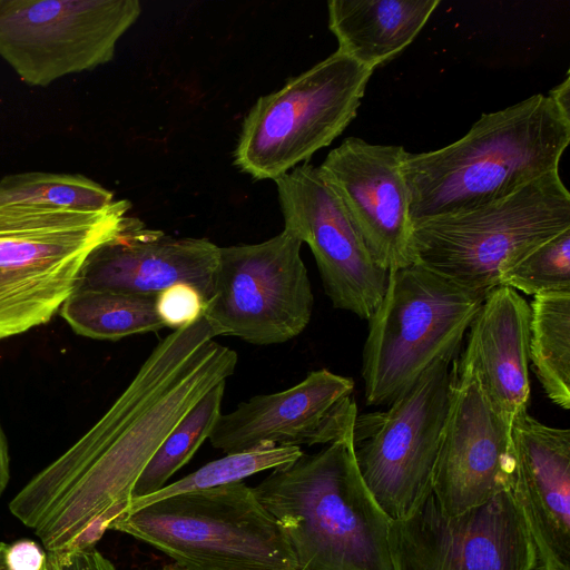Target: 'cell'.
I'll list each match as a JSON object with an SVG mask.
<instances>
[{
    "mask_svg": "<svg viewBox=\"0 0 570 570\" xmlns=\"http://www.w3.org/2000/svg\"><path fill=\"white\" fill-rule=\"evenodd\" d=\"M214 337L202 317L161 338L107 412L9 502L48 552L94 548L170 431L235 373L237 353Z\"/></svg>",
    "mask_w": 570,
    "mask_h": 570,
    "instance_id": "cell-1",
    "label": "cell"
},
{
    "mask_svg": "<svg viewBox=\"0 0 570 570\" xmlns=\"http://www.w3.org/2000/svg\"><path fill=\"white\" fill-rule=\"evenodd\" d=\"M570 118L549 96L533 95L483 114L459 140L403 159L412 225L504 198L559 170Z\"/></svg>",
    "mask_w": 570,
    "mask_h": 570,
    "instance_id": "cell-2",
    "label": "cell"
},
{
    "mask_svg": "<svg viewBox=\"0 0 570 570\" xmlns=\"http://www.w3.org/2000/svg\"><path fill=\"white\" fill-rule=\"evenodd\" d=\"M253 489L283 531L295 570H392L391 520L361 476L353 429Z\"/></svg>",
    "mask_w": 570,
    "mask_h": 570,
    "instance_id": "cell-3",
    "label": "cell"
},
{
    "mask_svg": "<svg viewBox=\"0 0 570 570\" xmlns=\"http://www.w3.org/2000/svg\"><path fill=\"white\" fill-rule=\"evenodd\" d=\"M126 199L94 212L0 205V340L48 323L88 255L135 217Z\"/></svg>",
    "mask_w": 570,
    "mask_h": 570,
    "instance_id": "cell-4",
    "label": "cell"
},
{
    "mask_svg": "<svg viewBox=\"0 0 570 570\" xmlns=\"http://www.w3.org/2000/svg\"><path fill=\"white\" fill-rule=\"evenodd\" d=\"M109 530L129 534L194 570H295L283 531L244 482L127 510Z\"/></svg>",
    "mask_w": 570,
    "mask_h": 570,
    "instance_id": "cell-5",
    "label": "cell"
},
{
    "mask_svg": "<svg viewBox=\"0 0 570 570\" xmlns=\"http://www.w3.org/2000/svg\"><path fill=\"white\" fill-rule=\"evenodd\" d=\"M570 228L559 170L481 207L413 224L416 262L483 297L528 252Z\"/></svg>",
    "mask_w": 570,
    "mask_h": 570,
    "instance_id": "cell-6",
    "label": "cell"
},
{
    "mask_svg": "<svg viewBox=\"0 0 570 570\" xmlns=\"http://www.w3.org/2000/svg\"><path fill=\"white\" fill-rule=\"evenodd\" d=\"M484 297L419 262L389 272L367 318L362 379L367 405H390L442 358H455Z\"/></svg>",
    "mask_w": 570,
    "mask_h": 570,
    "instance_id": "cell-7",
    "label": "cell"
},
{
    "mask_svg": "<svg viewBox=\"0 0 570 570\" xmlns=\"http://www.w3.org/2000/svg\"><path fill=\"white\" fill-rule=\"evenodd\" d=\"M373 70L336 50L247 112L234 164L253 178L275 180L327 147L356 117Z\"/></svg>",
    "mask_w": 570,
    "mask_h": 570,
    "instance_id": "cell-8",
    "label": "cell"
},
{
    "mask_svg": "<svg viewBox=\"0 0 570 570\" xmlns=\"http://www.w3.org/2000/svg\"><path fill=\"white\" fill-rule=\"evenodd\" d=\"M453 360L432 364L386 411L356 415L353 444L357 466L391 521L412 515L432 493Z\"/></svg>",
    "mask_w": 570,
    "mask_h": 570,
    "instance_id": "cell-9",
    "label": "cell"
},
{
    "mask_svg": "<svg viewBox=\"0 0 570 570\" xmlns=\"http://www.w3.org/2000/svg\"><path fill=\"white\" fill-rule=\"evenodd\" d=\"M302 244L283 229L262 243L219 247L213 295L204 314L216 336L272 345L307 327L314 296Z\"/></svg>",
    "mask_w": 570,
    "mask_h": 570,
    "instance_id": "cell-10",
    "label": "cell"
},
{
    "mask_svg": "<svg viewBox=\"0 0 570 570\" xmlns=\"http://www.w3.org/2000/svg\"><path fill=\"white\" fill-rule=\"evenodd\" d=\"M138 0H0V57L29 86L47 87L115 56Z\"/></svg>",
    "mask_w": 570,
    "mask_h": 570,
    "instance_id": "cell-11",
    "label": "cell"
},
{
    "mask_svg": "<svg viewBox=\"0 0 570 570\" xmlns=\"http://www.w3.org/2000/svg\"><path fill=\"white\" fill-rule=\"evenodd\" d=\"M392 570H535V553L511 490L459 515L433 493L409 518L391 521Z\"/></svg>",
    "mask_w": 570,
    "mask_h": 570,
    "instance_id": "cell-12",
    "label": "cell"
},
{
    "mask_svg": "<svg viewBox=\"0 0 570 570\" xmlns=\"http://www.w3.org/2000/svg\"><path fill=\"white\" fill-rule=\"evenodd\" d=\"M274 181L284 229L309 246L332 305L367 320L385 294L389 272L374 262L320 167L304 163Z\"/></svg>",
    "mask_w": 570,
    "mask_h": 570,
    "instance_id": "cell-13",
    "label": "cell"
},
{
    "mask_svg": "<svg viewBox=\"0 0 570 570\" xmlns=\"http://www.w3.org/2000/svg\"><path fill=\"white\" fill-rule=\"evenodd\" d=\"M512 424L487 399L473 372L452 362L449 406L432 493L448 515H459L511 489Z\"/></svg>",
    "mask_w": 570,
    "mask_h": 570,
    "instance_id": "cell-14",
    "label": "cell"
},
{
    "mask_svg": "<svg viewBox=\"0 0 570 570\" xmlns=\"http://www.w3.org/2000/svg\"><path fill=\"white\" fill-rule=\"evenodd\" d=\"M405 154L403 146L348 137L318 166L374 262L386 272L416 262Z\"/></svg>",
    "mask_w": 570,
    "mask_h": 570,
    "instance_id": "cell-15",
    "label": "cell"
},
{
    "mask_svg": "<svg viewBox=\"0 0 570 570\" xmlns=\"http://www.w3.org/2000/svg\"><path fill=\"white\" fill-rule=\"evenodd\" d=\"M354 382L326 368L284 391L259 394L220 414L208 440L226 454L259 446L328 444L353 429Z\"/></svg>",
    "mask_w": 570,
    "mask_h": 570,
    "instance_id": "cell-16",
    "label": "cell"
},
{
    "mask_svg": "<svg viewBox=\"0 0 570 570\" xmlns=\"http://www.w3.org/2000/svg\"><path fill=\"white\" fill-rule=\"evenodd\" d=\"M511 493L535 553V570H570V430L528 412L512 423Z\"/></svg>",
    "mask_w": 570,
    "mask_h": 570,
    "instance_id": "cell-17",
    "label": "cell"
},
{
    "mask_svg": "<svg viewBox=\"0 0 570 570\" xmlns=\"http://www.w3.org/2000/svg\"><path fill=\"white\" fill-rule=\"evenodd\" d=\"M219 246L206 238L174 237L135 217L83 262L73 289H108L157 295L176 284L213 295Z\"/></svg>",
    "mask_w": 570,
    "mask_h": 570,
    "instance_id": "cell-18",
    "label": "cell"
},
{
    "mask_svg": "<svg viewBox=\"0 0 570 570\" xmlns=\"http://www.w3.org/2000/svg\"><path fill=\"white\" fill-rule=\"evenodd\" d=\"M531 309L513 288L500 285L484 297L458 363L470 368L495 411L510 424L528 412Z\"/></svg>",
    "mask_w": 570,
    "mask_h": 570,
    "instance_id": "cell-19",
    "label": "cell"
},
{
    "mask_svg": "<svg viewBox=\"0 0 570 570\" xmlns=\"http://www.w3.org/2000/svg\"><path fill=\"white\" fill-rule=\"evenodd\" d=\"M439 4L440 0H331L328 28L338 51L374 71L415 39Z\"/></svg>",
    "mask_w": 570,
    "mask_h": 570,
    "instance_id": "cell-20",
    "label": "cell"
},
{
    "mask_svg": "<svg viewBox=\"0 0 570 570\" xmlns=\"http://www.w3.org/2000/svg\"><path fill=\"white\" fill-rule=\"evenodd\" d=\"M156 296L108 289H73L60 308L61 316L79 335L117 341L164 328Z\"/></svg>",
    "mask_w": 570,
    "mask_h": 570,
    "instance_id": "cell-21",
    "label": "cell"
},
{
    "mask_svg": "<svg viewBox=\"0 0 570 570\" xmlns=\"http://www.w3.org/2000/svg\"><path fill=\"white\" fill-rule=\"evenodd\" d=\"M529 361L546 395L570 409V292L533 296Z\"/></svg>",
    "mask_w": 570,
    "mask_h": 570,
    "instance_id": "cell-22",
    "label": "cell"
},
{
    "mask_svg": "<svg viewBox=\"0 0 570 570\" xmlns=\"http://www.w3.org/2000/svg\"><path fill=\"white\" fill-rule=\"evenodd\" d=\"M225 387L226 381L213 386L170 431L137 480L132 499L160 490L194 456L222 414Z\"/></svg>",
    "mask_w": 570,
    "mask_h": 570,
    "instance_id": "cell-23",
    "label": "cell"
},
{
    "mask_svg": "<svg viewBox=\"0 0 570 570\" xmlns=\"http://www.w3.org/2000/svg\"><path fill=\"white\" fill-rule=\"evenodd\" d=\"M114 200L110 190L82 175L30 171L0 180V205L94 212Z\"/></svg>",
    "mask_w": 570,
    "mask_h": 570,
    "instance_id": "cell-24",
    "label": "cell"
},
{
    "mask_svg": "<svg viewBox=\"0 0 570 570\" xmlns=\"http://www.w3.org/2000/svg\"><path fill=\"white\" fill-rule=\"evenodd\" d=\"M303 453L298 446L269 445L228 453L163 487L150 495L131 499L127 510L137 509L176 494L242 482L253 474L286 465L298 459Z\"/></svg>",
    "mask_w": 570,
    "mask_h": 570,
    "instance_id": "cell-25",
    "label": "cell"
},
{
    "mask_svg": "<svg viewBox=\"0 0 570 570\" xmlns=\"http://www.w3.org/2000/svg\"><path fill=\"white\" fill-rule=\"evenodd\" d=\"M501 285L533 296L570 292V228L528 252L505 272Z\"/></svg>",
    "mask_w": 570,
    "mask_h": 570,
    "instance_id": "cell-26",
    "label": "cell"
},
{
    "mask_svg": "<svg viewBox=\"0 0 570 570\" xmlns=\"http://www.w3.org/2000/svg\"><path fill=\"white\" fill-rule=\"evenodd\" d=\"M207 302L200 292L188 284L173 285L156 296V311L165 327L184 328L200 320Z\"/></svg>",
    "mask_w": 570,
    "mask_h": 570,
    "instance_id": "cell-27",
    "label": "cell"
},
{
    "mask_svg": "<svg viewBox=\"0 0 570 570\" xmlns=\"http://www.w3.org/2000/svg\"><path fill=\"white\" fill-rule=\"evenodd\" d=\"M6 561L10 570H43L47 553L33 540L20 539L8 544Z\"/></svg>",
    "mask_w": 570,
    "mask_h": 570,
    "instance_id": "cell-28",
    "label": "cell"
},
{
    "mask_svg": "<svg viewBox=\"0 0 570 570\" xmlns=\"http://www.w3.org/2000/svg\"><path fill=\"white\" fill-rule=\"evenodd\" d=\"M55 554L59 570H116L111 561L95 548Z\"/></svg>",
    "mask_w": 570,
    "mask_h": 570,
    "instance_id": "cell-29",
    "label": "cell"
},
{
    "mask_svg": "<svg viewBox=\"0 0 570 570\" xmlns=\"http://www.w3.org/2000/svg\"><path fill=\"white\" fill-rule=\"evenodd\" d=\"M551 98L559 110L568 118H570V78L569 72L564 80L552 88L547 95Z\"/></svg>",
    "mask_w": 570,
    "mask_h": 570,
    "instance_id": "cell-30",
    "label": "cell"
},
{
    "mask_svg": "<svg viewBox=\"0 0 570 570\" xmlns=\"http://www.w3.org/2000/svg\"><path fill=\"white\" fill-rule=\"evenodd\" d=\"M10 479V459L8 443L0 424V495L4 492Z\"/></svg>",
    "mask_w": 570,
    "mask_h": 570,
    "instance_id": "cell-31",
    "label": "cell"
},
{
    "mask_svg": "<svg viewBox=\"0 0 570 570\" xmlns=\"http://www.w3.org/2000/svg\"><path fill=\"white\" fill-rule=\"evenodd\" d=\"M8 543L0 541V570H10L6 561Z\"/></svg>",
    "mask_w": 570,
    "mask_h": 570,
    "instance_id": "cell-32",
    "label": "cell"
},
{
    "mask_svg": "<svg viewBox=\"0 0 570 570\" xmlns=\"http://www.w3.org/2000/svg\"><path fill=\"white\" fill-rule=\"evenodd\" d=\"M43 570H59L58 563H57V558H56L55 553H51V552L47 553V562H46Z\"/></svg>",
    "mask_w": 570,
    "mask_h": 570,
    "instance_id": "cell-33",
    "label": "cell"
},
{
    "mask_svg": "<svg viewBox=\"0 0 570 570\" xmlns=\"http://www.w3.org/2000/svg\"><path fill=\"white\" fill-rule=\"evenodd\" d=\"M163 570H194V569H190V568L184 567L179 563L173 562V563L165 566L163 568Z\"/></svg>",
    "mask_w": 570,
    "mask_h": 570,
    "instance_id": "cell-34",
    "label": "cell"
}]
</instances>
